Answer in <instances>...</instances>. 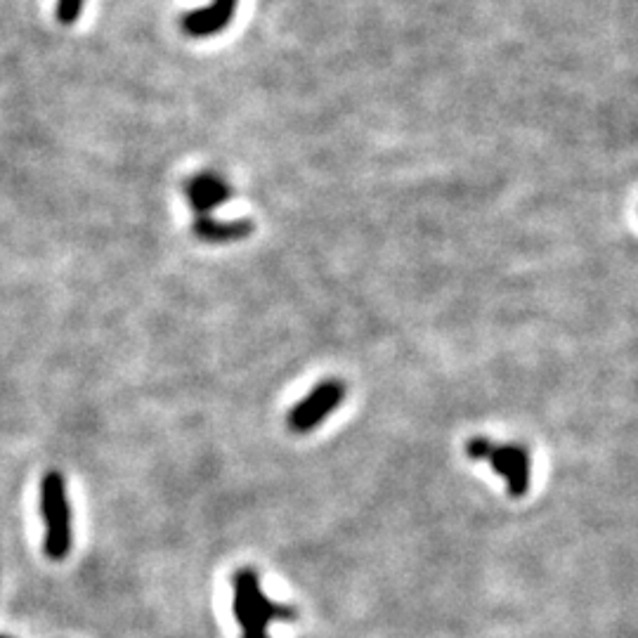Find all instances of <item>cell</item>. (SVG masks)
Segmentation results:
<instances>
[{"mask_svg": "<svg viewBox=\"0 0 638 638\" xmlns=\"http://www.w3.org/2000/svg\"><path fill=\"white\" fill-rule=\"evenodd\" d=\"M185 194L194 211V232L204 242H232V239H244L251 232V223H218V220H213V211L232 197L230 185L220 180L218 175H194L187 182Z\"/></svg>", "mask_w": 638, "mask_h": 638, "instance_id": "cell-1", "label": "cell"}, {"mask_svg": "<svg viewBox=\"0 0 638 638\" xmlns=\"http://www.w3.org/2000/svg\"><path fill=\"white\" fill-rule=\"evenodd\" d=\"M234 601L232 610L242 627V638H270L268 627L272 622H294L298 613L294 608L282 603H272L260 589V579L256 570L242 568L232 577Z\"/></svg>", "mask_w": 638, "mask_h": 638, "instance_id": "cell-2", "label": "cell"}, {"mask_svg": "<svg viewBox=\"0 0 638 638\" xmlns=\"http://www.w3.org/2000/svg\"><path fill=\"white\" fill-rule=\"evenodd\" d=\"M41 516L45 525V556L52 561H64L74 544V527L64 478L55 471L45 475L41 483Z\"/></svg>", "mask_w": 638, "mask_h": 638, "instance_id": "cell-3", "label": "cell"}, {"mask_svg": "<svg viewBox=\"0 0 638 638\" xmlns=\"http://www.w3.org/2000/svg\"><path fill=\"white\" fill-rule=\"evenodd\" d=\"M466 457L473 461H487L492 471L506 483L511 499H520L530 492V452L516 442L499 445V442L485 438H473L466 442Z\"/></svg>", "mask_w": 638, "mask_h": 638, "instance_id": "cell-4", "label": "cell"}, {"mask_svg": "<svg viewBox=\"0 0 638 638\" xmlns=\"http://www.w3.org/2000/svg\"><path fill=\"white\" fill-rule=\"evenodd\" d=\"M345 397V383L343 381H324L315 386V390L305 397L303 402L291 409L289 414V428L291 433L305 435L322 423L327 416L338 409V405Z\"/></svg>", "mask_w": 638, "mask_h": 638, "instance_id": "cell-5", "label": "cell"}, {"mask_svg": "<svg viewBox=\"0 0 638 638\" xmlns=\"http://www.w3.org/2000/svg\"><path fill=\"white\" fill-rule=\"evenodd\" d=\"M234 8H237V0H213L211 8L194 10L190 12V15L182 17L180 26L182 31L190 36H197V38L213 36L230 24Z\"/></svg>", "mask_w": 638, "mask_h": 638, "instance_id": "cell-6", "label": "cell"}, {"mask_svg": "<svg viewBox=\"0 0 638 638\" xmlns=\"http://www.w3.org/2000/svg\"><path fill=\"white\" fill-rule=\"evenodd\" d=\"M83 10V0H57V19L62 24H74Z\"/></svg>", "mask_w": 638, "mask_h": 638, "instance_id": "cell-7", "label": "cell"}, {"mask_svg": "<svg viewBox=\"0 0 638 638\" xmlns=\"http://www.w3.org/2000/svg\"><path fill=\"white\" fill-rule=\"evenodd\" d=\"M0 638H8V636H0Z\"/></svg>", "mask_w": 638, "mask_h": 638, "instance_id": "cell-8", "label": "cell"}]
</instances>
